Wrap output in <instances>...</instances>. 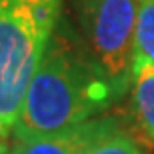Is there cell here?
Returning <instances> with one entry per match:
<instances>
[{
	"label": "cell",
	"instance_id": "cell-2",
	"mask_svg": "<svg viewBox=\"0 0 154 154\" xmlns=\"http://www.w3.org/2000/svg\"><path fill=\"white\" fill-rule=\"evenodd\" d=\"M60 4L62 0H0V154L8 150Z\"/></svg>",
	"mask_w": 154,
	"mask_h": 154
},
{
	"label": "cell",
	"instance_id": "cell-1",
	"mask_svg": "<svg viewBox=\"0 0 154 154\" xmlns=\"http://www.w3.org/2000/svg\"><path fill=\"white\" fill-rule=\"evenodd\" d=\"M114 102V94L88 60L78 34L64 20L48 40L12 134L66 130L92 120Z\"/></svg>",
	"mask_w": 154,
	"mask_h": 154
},
{
	"label": "cell",
	"instance_id": "cell-6",
	"mask_svg": "<svg viewBox=\"0 0 154 154\" xmlns=\"http://www.w3.org/2000/svg\"><path fill=\"white\" fill-rule=\"evenodd\" d=\"M82 154H146L144 148L122 128L120 120L114 118L112 124L98 134Z\"/></svg>",
	"mask_w": 154,
	"mask_h": 154
},
{
	"label": "cell",
	"instance_id": "cell-7",
	"mask_svg": "<svg viewBox=\"0 0 154 154\" xmlns=\"http://www.w3.org/2000/svg\"><path fill=\"white\" fill-rule=\"evenodd\" d=\"M146 60L154 64V0H142L134 32V62Z\"/></svg>",
	"mask_w": 154,
	"mask_h": 154
},
{
	"label": "cell",
	"instance_id": "cell-3",
	"mask_svg": "<svg viewBox=\"0 0 154 154\" xmlns=\"http://www.w3.org/2000/svg\"><path fill=\"white\" fill-rule=\"evenodd\" d=\"M140 4L142 0H78V38L116 102L132 84Z\"/></svg>",
	"mask_w": 154,
	"mask_h": 154
},
{
	"label": "cell",
	"instance_id": "cell-8",
	"mask_svg": "<svg viewBox=\"0 0 154 154\" xmlns=\"http://www.w3.org/2000/svg\"><path fill=\"white\" fill-rule=\"evenodd\" d=\"M6 152H8V150H6ZM6 152H2V154H6Z\"/></svg>",
	"mask_w": 154,
	"mask_h": 154
},
{
	"label": "cell",
	"instance_id": "cell-4",
	"mask_svg": "<svg viewBox=\"0 0 154 154\" xmlns=\"http://www.w3.org/2000/svg\"><path fill=\"white\" fill-rule=\"evenodd\" d=\"M112 120L114 116L92 118L50 134H12L6 154H82L98 134L112 124Z\"/></svg>",
	"mask_w": 154,
	"mask_h": 154
},
{
	"label": "cell",
	"instance_id": "cell-5",
	"mask_svg": "<svg viewBox=\"0 0 154 154\" xmlns=\"http://www.w3.org/2000/svg\"><path fill=\"white\" fill-rule=\"evenodd\" d=\"M132 108L140 130L154 142V64L146 60L134 62L132 72Z\"/></svg>",
	"mask_w": 154,
	"mask_h": 154
}]
</instances>
